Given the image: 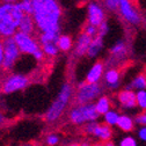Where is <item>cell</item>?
Masks as SVG:
<instances>
[{
    "instance_id": "obj_4",
    "label": "cell",
    "mask_w": 146,
    "mask_h": 146,
    "mask_svg": "<svg viewBox=\"0 0 146 146\" xmlns=\"http://www.w3.org/2000/svg\"><path fill=\"white\" fill-rule=\"evenodd\" d=\"M99 117L95 104L88 103L81 106H73L68 113V118L73 124H84L85 122H92Z\"/></svg>"
},
{
    "instance_id": "obj_26",
    "label": "cell",
    "mask_w": 146,
    "mask_h": 146,
    "mask_svg": "<svg viewBox=\"0 0 146 146\" xmlns=\"http://www.w3.org/2000/svg\"><path fill=\"white\" fill-rule=\"evenodd\" d=\"M136 96H137V104L144 111H146V90H139L138 93H136Z\"/></svg>"
},
{
    "instance_id": "obj_44",
    "label": "cell",
    "mask_w": 146,
    "mask_h": 146,
    "mask_svg": "<svg viewBox=\"0 0 146 146\" xmlns=\"http://www.w3.org/2000/svg\"><path fill=\"white\" fill-rule=\"evenodd\" d=\"M143 113H146V111H143Z\"/></svg>"
},
{
    "instance_id": "obj_27",
    "label": "cell",
    "mask_w": 146,
    "mask_h": 146,
    "mask_svg": "<svg viewBox=\"0 0 146 146\" xmlns=\"http://www.w3.org/2000/svg\"><path fill=\"white\" fill-rule=\"evenodd\" d=\"M118 115H117V113H115V111H110L109 110L107 114H106V123L107 124H109V125H113V124H116L117 123V121H118Z\"/></svg>"
},
{
    "instance_id": "obj_7",
    "label": "cell",
    "mask_w": 146,
    "mask_h": 146,
    "mask_svg": "<svg viewBox=\"0 0 146 146\" xmlns=\"http://www.w3.org/2000/svg\"><path fill=\"white\" fill-rule=\"evenodd\" d=\"M29 85V78L15 73V74H11L5 78V80L1 84V92L5 94H12L17 90H21L26 88Z\"/></svg>"
},
{
    "instance_id": "obj_18",
    "label": "cell",
    "mask_w": 146,
    "mask_h": 146,
    "mask_svg": "<svg viewBox=\"0 0 146 146\" xmlns=\"http://www.w3.org/2000/svg\"><path fill=\"white\" fill-rule=\"evenodd\" d=\"M104 79L109 87H116V86H118V81H119V72L115 68L108 70L106 72Z\"/></svg>"
},
{
    "instance_id": "obj_40",
    "label": "cell",
    "mask_w": 146,
    "mask_h": 146,
    "mask_svg": "<svg viewBox=\"0 0 146 146\" xmlns=\"http://www.w3.org/2000/svg\"><path fill=\"white\" fill-rule=\"evenodd\" d=\"M22 146H35V145H33V144H26V145H22Z\"/></svg>"
},
{
    "instance_id": "obj_12",
    "label": "cell",
    "mask_w": 146,
    "mask_h": 146,
    "mask_svg": "<svg viewBox=\"0 0 146 146\" xmlns=\"http://www.w3.org/2000/svg\"><path fill=\"white\" fill-rule=\"evenodd\" d=\"M118 101L125 108L137 107V96L132 89H124L118 93Z\"/></svg>"
},
{
    "instance_id": "obj_30",
    "label": "cell",
    "mask_w": 146,
    "mask_h": 146,
    "mask_svg": "<svg viewBox=\"0 0 146 146\" xmlns=\"http://www.w3.org/2000/svg\"><path fill=\"white\" fill-rule=\"evenodd\" d=\"M108 33V23L104 21L103 23L100 25V27L98 28V36H100V37L103 38V36Z\"/></svg>"
},
{
    "instance_id": "obj_22",
    "label": "cell",
    "mask_w": 146,
    "mask_h": 146,
    "mask_svg": "<svg viewBox=\"0 0 146 146\" xmlns=\"http://www.w3.org/2000/svg\"><path fill=\"white\" fill-rule=\"evenodd\" d=\"M58 49L62 51H68L72 48V38L68 35H60L58 40Z\"/></svg>"
},
{
    "instance_id": "obj_11",
    "label": "cell",
    "mask_w": 146,
    "mask_h": 146,
    "mask_svg": "<svg viewBox=\"0 0 146 146\" xmlns=\"http://www.w3.org/2000/svg\"><path fill=\"white\" fill-rule=\"evenodd\" d=\"M92 40L93 38L85 33L79 35L77 43H76V48H74V54L77 57H82L84 54H87V51H88V48L90 45Z\"/></svg>"
},
{
    "instance_id": "obj_14",
    "label": "cell",
    "mask_w": 146,
    "mask_h": 146,
    "mask_svg": "<svg viewBox=\"0 0 146 146\" xmlns=\"http://www.w3.org/2000/svg\"><path fill=\"white\" fill-rule=\"evenodd\" d=\"M93 135L100 137L103 141H107V140H110L111 137H113V129H111V126L109 124H107L106 122L101 123V124L96 123V126L94 129Z\"/></svg>"
},
{
    "instance_id": "obj_34",
    "label": "cell",
    "mask_w": 146,
    "mask_h": 146,
    "mask_svg": "<svg viewBox=\"0 0 146 146\" xmlns=\"http://www.w3.org/2000/svg\"><path fill=\"white\" fill-rule=\"evenodd\" d=\"M3 63H4V44L0 40V71L3 70Z\"/></svg>"
},
{
    "instance_id": "obj_17",
    "label": "cell",
    "mask_w": 146,
    "mask_h": 146,
    "mask_svg": "<svg viewBox=\"0 0 146 146\" xmlns=\"http://www.w3.org/2000/svg\"><path fill=\"white\" fill-rule=\"evenodd\" d=\"M59 36H60L59 33H52V31L41 33V35H40V43H41V45L50 44V43L57 44L58 40H59Z\"/></svg>"
},
{
    "instance_id": "obj_21",
    "label": "cell",
    "mask_w": 146,
    "mask_h": 146,
    "mask_svg": "<svg viewBox=\"0 0 146 146\" xmlns=\"http://www.w3.org/2000/svg\"><path fill=\"white\" fill-rule=\"evenodd\" d=\"M131 88H137L139 90H146V76L145 74H139L133 79L131 85L127 87L126 89H131Z\"/></svg>"
},
{
    "instance_id": "obj_19",
    "label": "cell",
    "mask_w": 146,
    "mask_h": 146,
    "mask_svg": "<svg viewBox=\"0 0 146 146\" xmlns=\"http://www.w3.org/2000/svg\"><path fill=\"white\" fill-rule=\"evenodd\" d=\"M111 106V102L107 96H102L98 100V102L95 103V108H96V111L99 113V115H106L109 111V108Z\"/></svg>"
},
{
    "instance_id": "obj_3",
    "label": "cell",
    "mask_w": 146,
    "mask_h": 146,
    "mask_svg": "<svg viewBox=\"0 0 146 146\" xmlns=\"http://www.w3.org/2000/svg\"><path fill=\"white\" fill-rule=\"evenodd\" d=\"M72 94H73L72 86L67 82L64 84L60 88V92H59L58 96L53 101V103L50 106V108L48 109V111L45 114V121L48 123L56 122L62 116L66 106L68 104V102L72 98Z\"/></svg>"
},
{
    "instance_id": "obj_15",
    "label": "cell",
    "mask_w": 146,
    "mask_h": 146,
    "mask_svg": "<svg viewBox=\"0 0 146 146\" xmlns=\"http://www.w3.org/2000/svg\"><path fill=\"white\" fill-rule=\"evenodd\" d=\"M102 49H103V38L100 37V36H96L90 42V45L87 51V56L89 58H95L98 57V54L101 52Z\"/></svg>"
},
{
    "instance_id": "obj_5",
    "label": "cell",
    "mask_w": 146,
    "mask_h": 146,
    "mask_svg": "<svg viewBox=\"0 0 146 146\" xmlns=\"http://www.w3.org/2000/svg\"><path fill=\"white\" fill-rule=\"evenodd\" d=\"M102 93V87L99 84H87L84 82L79 86L77 93L73 99L74 106L88 104L93 100H95Z\"/></svg>"
},
{
    "instance_id": "obj_29",
    "label": "cell",
    "mask_w": 146,
    "mask_h": 146,
    "mask_svg": "<svg viewBox=\"0 0 146 146\" xmlns=\"http://www.w3.org/2000/svg\"><path fill=\"white\" fill-rule=\"evenodd\" d=\"M84 33H85V34H87L88 36H90L92 38H94V37H96V36H98V28L88 23V25L85 27Z\"/></svg>"
},
{
    "instance_id": "obj_16",
    "label": "cell",
    "mask_w": 146,
    "mask_h": 146,
    "mask_svg": "<svg viewBox=\"0 0 146 146\" xmlns=\"http://www.w3.org/2000/svg\"><path fill=\"white\" fill-rule=\"evenodd\" d=\"M35 27H36V25H35L33 16L31 15H23L22 20L20 22V26H19V31L27 34V35H31L35 30Z\"/></svg>"
},
{
    "instance_id": "obj_41",
    "label": "cell",
    "mask_w": 146,
    "mask_h": 146,
    "mask_svg": "<svg viewBox=\"0 0 146 146\" xmlns=\"http://www.w3.org/2000/svg\"><path fill=\"white\" fill-rule=\"evenodd\" d=\"M70 146H80V145H78V144H73V145H70Z\"/></svg>"
},
{
    "instance_id": "obj_20",
    "label": "cell",
    "mask_w": 146,
    "mask_h": 146,
    "mask_svg": "<svg viewBox=\"0 0 146 146\" xmlns=\"http://www.w3.org/2000/svg\"><path fill=\"white\" fill-rule=\"evenodd\" d=\"M117 125H118V127L119 129H122L123 131H132L133 130V122H132V119L130 118V117H127V116H125V115H123V116H119L118 117V121H117V123H116Z\"/></svg>"
},
{
    "instance_id": "obj_8",
    "label": "cell",
    "mask_w": 146,
    "mask_h": 146,
    "mask_svg": "<svg viewBox=\"0 0 146 146\" xmlns=\"http://www.w3.org/2000/svg\"><path fill=\"white\" fill-rule=\"evenodd\" d=\"M13 38L19 48L21 53H26V54H34L35 52H37L38 50H41L38 42L35 38H33L31 35H27L23 33L17 31Z\"/></svg>"
},
{
    "instance_id": "obj_28",
    "label": "cell",
    "mask_w": 146,
    "mask_h": 146,
    "mask_svg": "<svg viewBox=\"0 0 146 146\" xmlns=\"http://www.w3.org/2000/svg\"><path fill=\"white\" fill-rule=\"evenodd\" d=\"M104 5L109 11H117L119 6V0H104Z\"/></svg>"
},
{
    "instance_id": "obj_24",
    "label": "cell",
    "mask_w": 146,
    "mask_h": 146,
    "mask_svg": "<svg viewBox=\"0 0 146 146\" xmlns=\"http://www.w3.org/2000/svg\"><path fill=\"white\" fill-rule=\"evenodd\" d=\"M42 51L44 52V54L46 56H50V57H54L58 54V45L57 44H53V43H50V44H44L42 45Z\"/></svg>"
},
{
    "instance_id": "obj_38",
    "label": "cell",
    "mask_w": 146,
    "mask_h": 146,
    "mask_svg": "<svg viewBox=\"0 0 146 146\" xmlns=\"http://www.w3.org/2000/svg\"><path fill=\"white\" fill-rule=\"evenodd\" d=\"M5 121H6V118H5V116L3 115V113H0V125H1L3 123H5Z\"/></svg>"
},
{
    "instance_id": "obj_33",
    "label": "cell",
    "mask_w": 146,
    "mask_h": 146,
    "mask_svg": "<svg viewBox=\"0 0 146 146\" xmlns=\"http://www.w3.org/2000/svg\"><path fill=\"white\" fill-rule=\"evenodd\" d=\"M136 122L140 124H146V113H141L136 116Z\"/></svg>"
},
{
    "instance_id": "obj_1",
    "label": "cell",
    "mask_w": 146,
    "mask_h": 146,
    "mask_svg": "<svg viewBox=\"0 0 146 146\" xmlns=\"http://www.w3.org/2000/svg\"><path fill=\"white\" fill-rule=\"evenodd\" d=\"M33 19L41 33H59L62 8L57 0H33Z\"/></svg>"
},
{
    "instance_id": "obj_9",
    "label": "cell",
    "mask_w": 146,
    "mask_h": 146,
    "mask_svg": "<svg viewBox=\"0 0 146 146\" xmlns=\"http://www.w3.org/2000/svg\"><path fill=\"white\" fill-rule=\"evenodd\" d=\"M118 11L126 22L131 25H138L140 22V15L131 0H119Z\"/></svg>"
},
{
    "instance_id": "obj_35",
    "label": "cell",
    "mask_w": 146,
    "mask_h": 146,
    "mask_svg": "<svg viewBox=\"0 0 146 146\" xmlns=\"http://www.w3.org/2000/svg\"><path fill=\"white\" fill-rule=\"evenodd\" d=\"M33 57L35 58V60L41 62V60H43V58H44V52H43L42 49H41V50H38L37 52H35V53L33 54Z\"/></svg>"
},
{
    "instance_id": "obj_43",
    "label": "cell",
    "mask_w": 146,
    "mask_h": 146,
    "mask_svg": "<svg viewBox=\"0 0 146 146\" xmlns=\"http://www.w3.org/2000/svg\"><path fill=\"white\" fill-rule=\"evenodd\" d=\"M145 76H146V67H145Z\"/></svg>"
},
{
    "instance_id": "obj_32",
    "label": "cell",
    "mask_w": 146,
    "mask_h": 146,
    "mask_svg": "<svg viewBox=\"0 0 146 146\" xmlns=\"http://www.w3.org/2000/svg\"><path fill=\"white\" fill-rule=\"evenodd\" d=\"M121 146H136V143H135V140L131 137H127V138L123 139Z\"/></svg>"
},
{
    "instance_id": "obj_25",
    "label": "cell",
    "mask_w": 146,
    "mask_h": 146,
    "mask_svg": "<svg viewBox=\"0 0 146 146\" xmlns=\"http://www.w3.org/2000/svg\"><path fill=\"white\" fill-rule=\"evenodd\" d=\"M125 50H126L125 43L123 41H118L111 46L110 52H111V54H114V56H121V54H123L125 52Z\"/></svg>"
},
{
    "instance_id": "obj_6",
    "label": "cell",
    "mask_w": 146,
    "mask_h": 146,
    "mask_svg": "<svg viewBox=\"0 0 146 146\" xmlns=\"http://www.w3.org/2000/svg\"><path fill=\"white\" fill-rule=\"evenodd\" d=\"M4 63H3V70L9 71L15 66L16 60L20 57V50L17 48L15 41L13 37L4 38Z\"/></svg>"
},
{
    "instance_id": "obj_2",
    "label": "cell",
    "mask_w": 146,
    "mask_h": 146,
    "mask_svg": "<svg viewBox=\"0 0 146 146\" xmlns=\"http://www.w3.org/2000/svg\"><path fill=\"white\" fill-rule=\"evenodd\" d=\"M23 15V12L16 3L0 5V36L4 38L13 37L19 31Z\"/></svg>"
},
{
    "instance_id": "obj_42",
    "label": "cell",
    "mask_w": 146,
    "mask_h": 146,
    "mask_svg": "<svg viewBox=\"0 0 146 146\" xmlns=\"http://www.w3.org/2000/svg\"><path fill=\"white\" fill-rule=\"evenodd\" d=\"M0 92H1V84H0Z\"/></svg>"
},
{
    "instance_id": "obj_36",
    "label": "cell",
    "mask_w": 146,
    "mask_h": 146,
    "mask_svg": "<svg viewBox=\"0 0 146 146\" xmlns=\"http://www.w3.org/2000/svg\"><path fill=\"white\" fill-rule=\"evenodd\" d=\"M139 135H140V137H141L143 139H146V127H144V129L140 130Z\"/></svg>"
},
{
    "instance_id": "obj_39",
    "label": "cell",
    "mask_w": 146,
    "mask_h": 146,
    "mask_svg": "<svg viewBox=\"0 0 146 146\" xmlns=\"http://www.w3.org/2000/svg\"><path fill=\"white\" fill-rule=\"evenodd\" d=\"M1 1H4V4H14L16 0H1Z\"/></svg>"
},
{
    "instance_id": "obj_10",
    "label": "cell",
    "mask_w": 146,
    "mask_h": 146,
    "mask_svg": "<svg viewBox=\"0 0 146 146\" xmlns=\"http://www.w3.org/2000/svg\"><path fill=\"white\" fill-rule=\"evenodd\" d=\"M104 11L98 3H90L87 7V19L88 23L92 25L96 28L100 27L101 23L104 22Z\"/></svg>"
},
{
    "instance_id": "obj_23",
    "label": "cell",
    "mask_w": 146,
    "mask_h": 146,
    "mask_svg": "<svg viewBox=\"0 0 146 146\" xmlns=\"http://www.w3.org/2000/svg\"><path fill=\"white\" fill-rule=\"evenodd\" d=\"M19 5L20 9L23 12L25 15H31L34 14V5H33V0H20L19 3H16Z\"/></svg>"
},
{
    "instance_id": "obj_13",
    "label": "cell",
    "mask_w": 146,
    "mask_h": 146,
    "mask_svg": "<svg viewBox=\"0 0 146 146\" xmlns=\"http://www.w3.org/2000/svg\"><path fill=\"white\" fill-rule=\"evenodd\" d=\"M103 67L104 66H103L102 62H96L92 66V68L88 71L85 82H87V84H98V81L103 76Z\"/></svg>"
},
{
    "instance_id": "obj_37",
    "label": "cell",
    "mask_w": 146,
    "mask_h": 146,
    "mask_svg": "<svg viewBox=\"0 0 146 146\" xmlns=\"http://www.w3.org/2000/svg\"><path fill=\"white\" fill-rule=\"evenodd\" d=\"M103 146H115V145L111 140H107V141H103Z\"/></svg>"
},
{
    "instance_id": "obj_31",
    "label": "cell",
    "mask_w": 146,
    "mask_h": 146,
    "mask_svg": "<svg viewBox=\"0 0 146 146\" xmlns=\"http://www.w3.org/2000/svg\"><path fill=\"white\" fill-rule=\"evenodd\" d=\"M46 145L48 146H53V145H56L58 143V137L57 136H54V135H50L46 137Z\"/></svg>"
}]
</instances>
